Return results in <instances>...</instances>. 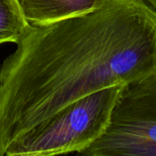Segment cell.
Segmentation results:
<instances>
[{
	"label": "cell",
	"instance_id": "obj_1",
	"mask_svg": "<svg viewBox=\"0 0 156 156\" xmlns=\"http://www.w3.org/2000/svg\"><path fill=\"white\" fill-rule=\"evenodd\" d=\"M0 66V156L31 128L100 90L143 80L150 50L139 22L119 5L29 25Z\"/></svg>",
	"mask_w": 156,
	"mask_h": 156
},
{
	"label": "cell",
	"instance_id": "obj_2",
	"mask_svg": "<svg viewBox=\"0 0 156 156\" xmlns=\"http://www.w3.org/2000/svg\"><path fill=\"white\" fill-rule=\"evenodd\" d=\"M122 86L78 99L15 140L5 156H59L80 153L105 131Z\"/></svg>",
	"mask_w": 156,
	"mask_h": 156
},
{
	"label": "cell",
	"instance_id": "obj_3",
	"mask_svg": "<svg viewBox=\"0 0 156 156\" xmlns=\"http://www.w3.org/2000/svg\"><path fill=\"white\" fill-rule=\"evenodd\" d=\"M76 156H156V76L122 86L105 131Z\"/></svg>",
	"mask_w": 156,
	"mask_h": 156
},
{
	"label": "cell",
	"instance_id": "obj_4",
	"mask_svg": "<svg viewBox=\"0 0 156 156\" xmlns=\"http://www.w3.org/2000/svg\"><path fill=\"white\" fill-rule=\"evenodd\" d=\"M108 0H16L29 25H45L93 11Z\"/></svg>",
	"mask_w": 156,
	"mask_h": 156
},
{
	"label": "cell",
	"instance_id": "obj_5",
	"mask_svg": "<svg viewBox=\"0 0 156 156\" xmlns=\"http://www.w3.org/2000/svg\"><path fill=\"white\" fill-rule=\"evenodd\" d=\"M28 27L16 0H0V45L16 43Z\"/></svg>",
	"mask_w": 156,
	"mask_h": 156
},
{
	"label": "cell",
	"instance_id": "obj_6",
	"mask_svg": "<svg viewBox=\"0 0 156 156\" xmlns=\"http://www.w3.org/2000/svg\"><path fill=\"white\" fill-rule=\"evenodd\" d=\"M150 5H151V7L156 11V0H146Z\"/></svg>",
	"mask_w": 156,
	"mask_h": 156
}]
</instances>
